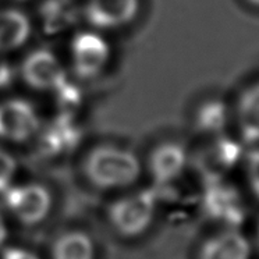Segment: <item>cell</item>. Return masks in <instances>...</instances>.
Instances as JSON below:
<instances>
[{"instance_id":"obj_1","label":"cell","mask_w":259,"mask_h":259,"mask_svg":"<svg viewBox=\"0 0 259 259\" xmlns=\"http://www.w3.org/2000/svg\"><path fill=\"white\" fill-rule=\"evenodd\" d=\"M85 179L98 190H121L136 184L141 162L134 152L114 145L94 148L82 164Z\"/></svg>"},{"instance_id":"obj_2","label":"cell","mask_w":259,"mask_h":259,"mask_svg":"<svg viewBox=\"0 0 259 259\" xmlns=\"http://www.w3.org/2000/svg\"><path fill=\"white\" fill-rule=\"evenodd\" d=\"M160 205L156 187L118 198L107 208V220L116 234L136 238L151 227Z\"/></svg>"},{"instance_id":"obj_3","label":"cell","mask_w":259,"mask_h":259,"mask_svg":"<svg viewBox=\"0 0 259 259\" xmlns=\"http://www.w3.org/2000/svg\"><path fill=\"white\" fill-rule=\"evenodd\" d=\"M0 195L3 198L5 210L25 227L40 225L49 216L53 205L48 187L38 183L12 184Z\"/></svg>"},{"instance_id":"obj_4","label":"cell","mask_w":259,"mask_h":259,"mask_svg":"<svg viewBox=\"0 0 259 259\" xmlns=\"http://www.w3.org/2000/svg\"><path fill=\"white\" fill-rule=\"evenodd\" d=\"M70 59L74 73L82 79L98 77L110 60V46L95 31H81L74 35L70 45Z\"/></svg>"},{"instance_id":"obj_5","label":"cell","mask_w":259,"mask_h":259,"mask_svg":"<svg viewBox=\"0 0 259 259\" xmlns=\"http://www.w3.org/2000/svg\"><path fill=\"white\" fill-rule=\"evenodd\" d=\"M20 75L29 88L44 92H55L67 79L60 59L48 49L31 52L20 66Z\"/></svg>"},{"instance_id":"obj_6","label":"cell","mask_w":259,"mask_h":259,"mask_svg":"<svg viewBox=\"0 0 259 259\" xmlns=\"http://www.w3.org/2000/svg\"><path fill=\"white\" fill-rule=\"evenodd\" d=\"M40 121L35 107L24 99L0 102V140L25 142L39 133Z\"/></svg>"},{"instance_id":"obj_7","label":"cell","mask_w":259,"mask_h":259,"mask_svg":"<svg viewBox=\"0 0 259 259\" xmlns=\"http://www.w3.org/2000/svg\"><path fill=\"white\" fill-rule=\"evenodd\" d=\"M201 205L209 219L226 223L231 229L241 225L244 220V208L238 192L223 184L222 180L205 183Z\"/></svg>"},{"instance_id":"obj_8","label":"cell","mask_w":259,"mask_h":259,"mask_svg":"<svg viewBox=\"0 0 259 259\" xmlns=\"http://www.w3.org/2000/svg\"><path fill=\"white\" fill-rule=\"evenodd\" d=\"M242 149L238 142L226 137H218L203 148L197 156V170L205 183L220 181L240 160Z\"/></svg>"},{"instance_id":"obj_9","label":"cell","mask_w":259,"mask_h":259,"mask_svg":"<svg viewBox=\"0 0 259 259\" xmlns=\"http://www.w3.org/2000/svg\"><path fill=\"white\" fill-rule=\"evenodd\" d=\"M138 7L140 0H87L84 16L95 28L114 29L131 23Z\"/></svg>"},{"instance_id":"obj_10","label":"cell","mask_w":259,"mask_h":259,"mask_svg":"<svg viewBox=\"0 0 259 259\" xmlns=\"http://www.w3.org/2000/svg\"><path fill=\"white\" fill-rule=\"evenodd\" d=\"M188 156L176 142H164L153 149L149 158V173L155 187L173 186L186 170Z\"/></svg>"},{"instance_id":"obj_11","label":"cell","mask_w":259,"mask_h":259,"mask_svg":"<svg viewBox=\"0 0 259 259\" xmlns=\"http://www.w3.org/2000/svg\"><path fill=\"white\" fill-rule=\"evenodd\" d=\"M79 133L74 125L73 117L60 114L40 136V151L49 158H57L73 151L78 144Z\"/></svg>"},{"instance_id":"obj_12","label":"cell","mask_w":259,"mask_h":259,"mask_svg":"<svg viewBox=\"0 0 259 259\" xmlns=\"http://www.w3.org/2000/svg\"><path fill=\"white\" fill-rule=\"evenodd\" d=\"M78 7L73 0H45L39 10V25L48 36L66 34L78 21Z\"/></svg>"},{"instance_id":"obj_13","label":"cell","mask_w":259,"mask_h":259,"mask_svg":"<svg viewBox=\"0 0 259 259\" xmlns=\"http://www.w3.org/2000/svg\"><path fill=\"white\" fill-rule=\"evenodd\" d=\"M248 256L249 245L245 237L229 229L203 242L198 259H248Z\"/></svg>"},{"instance_id":"obj_14","label":"cell","mask_w":259,"mask_h":259,"mask_svg":"<svg viewBox=\"0 0 259 259\" xmlns=\"http://www.w3.org/2000/svg\"><path fill=\"white\" fill-rule=\"evenodd\" d=\"M32 31L29 18L20 10H0V53L16 51L28 40Z\"/></svg>"},{"instance_id":"obj_15","label":"cell","mask_w":259,"mask_h":259,"mask_svg":"<svg viewBox=\"0 0 259 259\" xmlns=\"http://www.w3.org/2000/svg\"><path fill=\"white\" fill-rule=\"evenodd\" d=\"M51 259H95V242L84 230H66L53 240Z\"/></svg>"},{"instance_id":"obj_16","label":"cell","mask_w":259,"mask_h":259,"mask_svg":"<svg viewBox=\"0 0 259 259\" xmlns=\"http://www.w3.org/2000/svg\"><path fill=\"white\" fill-rule=\"evenodd\" d=\"M237 121L244 141H259V81L251 85L240 98Z\"/></svg>"},{"instance_id":"obj_17","label":"cell","mask_w":259,"mask_h":259,"mask_svg":"<svg viewBox=\"0 0 259 259\" xmlns=\"http://www.w3.org/2000/svg\"><path fill=\"white\" fill-rule=\"evenodd\" d=\"M227 120H229L227 107L219 101H210L202 105L198 110L195 123L199 133L218 136L225 130Z\"/></svg>"},{"instance_id":"obj_18","label":"cell","mask_w":259,"mask_h":259,"mask_svg":"<svg viewBox=\"0 0 259 259\" xmlns=\"http://www.w3.org/2000/svg\"><path fill=\"white\" fill-rule=\"evenodd\" d=\"M55 94L57 95V101H59V107L62 109L60 114L63 116H68L73 117L74 113L78 110L82 102V94L79 92L78 88L73 85L68 79H66L56 91Z\"/></svg>"},{"instance_id":"obj_19","label":"cell","mask_w":259,"mask_h":259,"mask_svg":"<svg viewBox=\"0 0 259 259\" xmlns=\"http://www.w3.org/2000/svg\"><path fill=\"white\" fill-rule=\"evenodd\" d=\"M16 173H17V160L12 153L0 148V194H3L12 186Z\"/></svg>"},{"instance_id":"obj_20","label":"cell","mask_w":259,"mask_h":259,"mask_svg":"<svg viewBox=\"0 0 259 259\" xmlns=\"http://www.w3.org/2000/svg\"><path fill=\"white\" fill-rule=\"evenodd\" d=\"M247 170L248 177H249V183L252 186L253 192L256 194L259 198V149L253 151L247 160Z\"/></svg>"},{"instance_id":"obj_21","label":"cell","mask_w":259,"mask_h":259,"mask_svg":"<svg viewBox=\"0 0 259 259\" xmlns=\"http://www.w3.org/2000/svg\"><path fill=\"white\" fill-rule=\"evenodd\" d=\"M0 259H39V256L27 248L23 247H7L2 249Z\"/></svg>"},{"instance_id":"obj_22","label":"cell","mask_w":259,"mask_h":259,"mask_svg":"<svg viewBox=\"0 0 259 259\" xmlns=\"http://www.w3.org/2000/svg\"><path fill=\"white\" fill-rule=\"evenodd\" d=\"M16 77V71L6 59L0 57V90L9 88Z\"/></svg>"},{"instance_id":"obj_23","label":"cell","mask_w":259,"mask_h":259,"mask_svg":"<svg viewBox=\"0 0 259 259\" xmlns=\"http://www.w3.org/2000/svg\"><path fill=\"white\" fill-rule=\"evenodd\" d=\"M7 237H9V229H7L6 218H5V213L2 210V205H0V251L5 247Z\"/></svg>"},{"instance_id":"obj_24","label":"cell","mask_w":259,"mask_h":259,"mask_svg":"<svg viewBox=\"0 0 259 259\" xmlns=\"http://www.w3.org/2000/svg\"><path fill=\"white\" fill-rule=\"evenodd\" d=\"M247 2H249V3H251V5H253V6L259 7V0H247Z\"/></svg>"},{"instance_id":"obj_25","label":"cell","mask_w":259,"mask_h":259,"mask_svg":"<svg viewBox=\"0 0 259 259\" xmlns=\"http://www.w3.org/2000/svg\"><path fill=\"white\" fill-rule=\"evenodd\" d=\"M17 2H24V0H17Z\"/></svg>"}]
</instances>
